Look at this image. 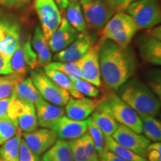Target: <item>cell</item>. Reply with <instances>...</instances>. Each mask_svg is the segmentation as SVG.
I'll return each instance as SVG.
<instances>
[{"mask_svg":"<svg viewBox=\"0 0 161 161\" xmlns=\"http://www.w3.org/2000/svg\"><path fill=\"white\" fill-rule=\"evenodd\" d=\"M34 6L39 18L40 27L47 40L61 22V14L54 0H34Z\"/></svg>","mask_w":161,"mask_h":161,"instance_id":"obj_8","label":"cell"},{"mask_svg":"<svg viewBox=\"0 0 161 161\" xmlns=\"http://www.w3.org/2000/svg\"><path fill=\"white\" fill-rule=\"evenodd\" d=\"M104 98L110 112L119 124L128 127L137 134L142 132V123L139 114L121 99L117 94L110 92Z\"/></svg>","mask_w":161,"mask_h":161,"instance_id":"obj_6","label":"cell"},{"mask_svg":"<svg viewBox=\"0 0 161 161\" xmlns=\"http://www.w3.org/2000/svg\"><path fill=\"white\" fill-rule=\"evenodd\" d=\"M35 104L38 125L42 128L53 129L58 120L65 114L64 108L49 103L43 98L38 101Z\"/></svg>","mask_w":161,"mask_h":161,"instance_id":"obj_18","label":"cell"},{"mask_svg":"<svg viewBox=\"0 0 161 161\" xmlns=\"http://www.w3.org/2000/svg\"><path fill=\"white\" fill-rule=\"evenodd\" d=\"M23 136L26 146L37 156L41 155L51 148L58 139L57 134L53 130L44 128L24 133Z\"/></svg>","mask_w":161,"mask_h":161,"instance_id":"obj_15","label":"cell"},{"mask_svg":"<svg viewBox=\"0 0 161 161\" xmlns=\"http://www.w3.org/2000/svg\"><path fill=\"white\" fill-rule=\"evenodd\" d=\"M138 48L141 58L147 63L161 64V35L160 27L151 30L138 41Z\"/></svg>","mask_w":161,"mask_h":161,"instance_id":"obj_13","label":"cell"},{"mask_svg":"<svg viewBox=\"0 0 161 161\" xmlns=\"http://www.w3.org/2000/svg\"><path fill=\"white\" fill-rule=\"evenodd\" d=\"M87 133L93 142L98 154H100L101 153L104 152V148H105V136L101 131L99 128L94 124L92 120L88 126Z\"/></svg>","mask_w":161,"mask_h":161,"instance_id":"obj_33","label":"cell"},{"mask_svg":"<svg viewBox=\"0 0 161 161\" xmlns=\"http://www.w3.org/2000/svg\"><path fill=\"white\" fill-rule=\"evenodd\" d=\"M100 101L101 98H71L65 105V114L72 119H86L97 108Z\"/></svg>","mask_w":161,"mask_h":161,"instance_id":"obj_19","label":"cell"},{"mask_svg":"<svg viewBox=\"0 0 161 161\" xmlns=\"http://www.w3.org/2000/svg\"><path fill=\"white\" fill-rule=\"evenodd\" d=\"M31 43L34 51L37 55L38 66L45 67L49 65L52 60V52L49 49L48 40L40 25L35 27Z\"/></svg>","mask_w":161,"mask_h":161,"instance_id":"obj_21","label":"cell"},{"mask_svg":"<svg viewBox=\"0 0 161 161\" xmlns=\"http://www.w3.org/2000/svg\"><path fill=\"white\" fill-rule=\"evenodd\" d=\"M19 130L17 120L8 117L0 119V146L14 136Z\"/></svg>","mask_w":161,"mask_h":161,"instance_id":"obj_32","label":"cell"},{"mask_svg":"<svg viewBox=\"0 0 161 161\" xmlns=\"http://www.w3.org/2000/svg\"><path fill=\"white\" fill-rule=\"evenodd\" d=\"M66 11V18L67 21L72 27L79 33L86 32V24L84 19L83 12L78 3H69Z\"/></svg>","mask_w":161,"mask_h":161,"instance_id":"obj_29","label":"cell"},{"mask_svg":"<svg viewBox=\"0 0 161 161\" xmlns=\"http://www.w3.org/2000/svg\"><path fill=\"white\" fill-rule=\"evenodd\" d=\"M72 83L75 88L78 92H80L83 96H86L88 97L96 98L99 96V90L98 87L90 84V82L86 81L83 79H78L72 80Z\"/></svg>","mask_w":161,"mask_h":161,"instance_id":"obj_34","label":"cell"},{"mask_svg":"<svg viewBox=\"0 0 161 161\" xmlns=\"http://www.w3.org/2000/svg\"><path fill=\"white\" fill-rule=\"evenodd\" d=\"M54 1L55 2L58 8L61 10V11H64V10L67 8L68 5L69 3V0H54Z\"/></svg>","mask_w":161,"mask_h":161,"instance_id":"obj_46","label":"cell"},{"mask_svg":"<svg viewBox=\"0 0 161 161\" xmlns=\"http://www.w3.org/2000/svg\"><path fill=\"white\" fill-rule=\"evenodd\" d=\"M79 3L86 24L94 29H102L116 13L105 0H80Z\"/></svg>","mask_w":161,"mask_h":161,"instance_id":"obj_7","label":"cell"},{"mask_svg":"<svg viewBox=\"0 0 161 161\" xmlns=\"http://www.w3.org/2000/svg\"><path fill=\"white\" fill-rule=\"evenodd\" d=\"M117 91L119 97L138 114L158 115L160 100L148 86L137 78L128 80Z\"/></svg>","mask_w":161,"mask_h":161,"instance_id":"obj_2","label":"cell"},{"mask_svg":"<svg viewBox=\"0 0 161 161\" xmlns=\"http://www.w3.org/2000/svg\"><path fill=\"white\" fill-rule=\"evenodd\" d=\"M13 98H6V99H0V119L7 117L9 103Z\"/></svg>","mask_w":161,"mask_h":161,"instance_id":"obj_44","label":"cell"},{"mask_svg":"<svg viewBox=\"0 0 161 161\" xmlns=\"http://www.w3.org/2000/svg\"><path fill=\"white\" fill-rule=\"evenodd\" d=\"M29 2V0H0V5L8 7H21Z\"/></svg>","mask_w":161,"mask_h":161,"instance_id":"obj_43","label":"cell"},{"mask_svg":"<svg viewBox=\"0 0 161 161\" xmlns=\"http://www.w3.org/2000/svg\"><path fill=\"white\" fill-rule=\"evenodd\" d=\"M25 108V102L17 97H14L9 103L7 117L13 120H17L19 116L23 114Z\"/></svg>","mask_w":161,"mask_h":161,"instance_id":"obj_36","label":"cell"},{"mask_svg":"<svg viewBox=\"0 0 161 161\" xmlns=\"http://www.w3.org/2000/svg\"><path fill=\"white\" fill-rule=\"evenodd\" d=\"M115 12H124L130 4L136 0H105Z\"/></svg>","mask_w":161,"mask_h":161,"instance_id":"obj_39","label":"cell"},{"mask_svg":"<svg viewBox=\"0 0 161 161\" xmlns=\"http://www.w3.org/2000/svg\"><path fill=\"white\" fill-rule=\"evenodd\" d=\"M99 44L92 46L83 57L77 60L81 79L90 82L96 87L102 86L99 60H98Z\"/></svg>","mask_w":161,"mask_h":161,"instance_id":"obj_12","label":"cell"},{"mask_svg":"<svg viewBox=\"0 0 161 161\" xmlns=\"http://www.w3.org/2000/svg\"><path fill=\"white\" fill-rule=\"evenodd\" d=\"M147 156L149 161H161V150L148 149Z\"/></svg>","mask_w":161,"mask_h":161,"instance_id":"obj_45","label":"cell"},{"mask_svg":"<svg viewBox=\"0 0 161 161\" xmlns=\"http://www.w3.org/2000/svg\"><path fill=\"white\" fill-rule=\"evenodd\" d=\"M18 160L19 161H40L38 156L32 152L29 147L26 146L25 141L23 139L20 142Z\"/></svg>","mask_w":161,"mask_h":161,"instance_id":"obj_38","label":"cell"},{"mask_svg":"<svg viewBox=\"0 0 161 161\" xmlns=\"http://www.w3.org/2000/svg\"><path fill=\"white\" fill-rule=\"evenodd\" d=\"M73 161H88L81 137L69 141Z\"/></svg>","mask_w":161,"mask_h":161,"instance_id":"obj_35","label":"cell"},{"mask_svg":"<svg viewBox=\"0 0 161 161\" xmlns=\"http://www.w3.org/2000/svg\"><path fill=\"white\" fill-rule=\"evenodd\" d=\"M22 140V131L19 130L14 136L0 147V159L4 161H19V148Z\"/></svg>","mask_w":161,"mask_h":161,"instance_id":"obj_28","label":"cell"},{"mask_svg":"<svg viewBox=\"0 0 161 161\" xmlns=\"http://www.w3.org/2000/svg\"><path fill=\"white\" fill-rule=\"evenodd\" d=\"M47 67L54 69L58 71L63 72L66 75H67L70 79L72 80L80 79V72L78 67L77 61L72 62H59L55 61L53 63H50L49 65L46 66Z\"/></svg>","mask_w":161,"mask_h":161,"instance_id":"obj_31","label":"cell"},{"mask_svg":"<svg viewBox=\"0 0 161 161\" xmlns=\"http://www.w3.org/2000/svg\"><path fill=\"white\" fill-rule=\"evenodd\" d=\"M0 161H4V160H1V159H0Z\"/></svg>","mask_w":161,"mask_h":161,"instance_id":"obj_48","label":"cell"},{"mask_svg":"<svg viewBox=\"0 0 161 161\" xmlns=\"http://www.w3.org/2000/svg\"><path fill=\"white\" fill-rule=\"evenodd\" d=\"M150 86L153 92L159 97H160L161 90H160V72H156L155 75H153L150 77Z\"/></svg>","mask_w":161,"mask_h":161,"instance_id":"obj_40","label":"cell"},{"mask_svg":"<svg viewBox=\"0 0 161 161\" xmlns=\"http://www.w3.org/2000/svg\"><path fill=\"white\" fill-rule=\"evenodd\" d=\"M44 72L46 75L51 79L52 81L60 86L63 89L66 90L69 93L70 96H72L74 98H81L84 97L80 92L75 89L73 85L72 80L64 74L63 72L58 71V70L51 69V68L45 66L44 67Z\"/></svg>","mask_w":161,"mask_h":161,"instance_id":"obj_24","label":"cell"},{"mask_svg":"<svg viewBox=\"0 0 161 161\" xmlns=\"http://www.w3.org/2000/svg\"><path fill=\"white\" fill-rule=\"evenodd\" d=\"M128 14L137 29H151L161 21L160 7L158 0H136L127 8Z\"/></svg>","mask_w":161,"mask_h":161,"instance_id":"obj_4","label":"cell"},{"mask_svg":"<svg viewBox=\"0 0 161 161\" xmlns=\"http://www.w3.org/2000/svg\"><path fill=\"white\" fill-rule=\"evenodd\" d=\"M18 125L22 132L29 133L37 129L38 122L35 104L25 102L23 114L17 119Z\"/></svg>","mask_w":161,"mask_h":161,"instance_id":"obj_25","label":"cell"},{"mask_svg":"<svg viewBox=\"0 0 161 161\" xmlns=\"http://www.w3.org/2000/svg\"><path fill=\"white\" fill-rule=\"evenodd\" d=\"M99 161H128L125 159L120 158L110 151L105 150L100 154H98Z\"/></svg>","mask_w":161,"mask_h":161,"instance_id":"obj_41","label":"cell"},{"mask_svg":"<svg viewBox=\"0 0 161 161\" xmlns=\"http://www.w3.org/2000/svg\"><path fill=\"white\" fill-rule=\"evenodd\" d=\"M79 32L74 29L65 17L61 19L60 25L48 40L49 49L52 52H57L66 49L75 40Z\"/></svg>","mask_w":161,"mask_h":161,"instance_id":"obj_17","label":"cell"},{"mask_svg":"<svg viewBox=\"0 0 161 161\" xmlns=\"http://www.w3.org/2000/svg\"><path fill=\"white\" fill-rule=\"evenodd\" d=\"M12 71L10 66V60L5 58L0 52V75H9Z\"/></svg>","mask_w":161,"mask_h":161,"instance_id":"obj_42","label":"cell"},{"mask_svg":"<svg viewBox=\"0 0 161 161\" xmlns=\"http://www.w3.org/2000/svg\"><path fill=\"white\" fill-rule=\"evenodd\" d=\"M111 136L117 143L138 155L143 158L147 156L148 146L151 141L145 136L134 132L128 127L119 125Z\"/></svg>","mask_w":161,"mask_h":161,"instance_id":"obj_9","label":"cell"},{"mask_svg":"<svg viewBox=\"0 0 161 161\" xmlns=\"http://www.w3.org/2000/svg\"><path fill=\"white\" fill-rule=\"evenodd\" d=\"M138 31L134 20L125 12H117L101 29L100 41L109 40L127 47Z\"/></svg>","mask_w":161,"mask_h":161,"instance_id":"obj_3","label":"cell"},{"mask_svg":"<svg viewBox=\"0 0 161 161\" xmlns=\"http://www.w3.org/2000/svg\"><path fill=\"white\" fill-rule=\"evenodd\" d=\"M42 161H73L69 142L57 140L55 144L44 153Z\"/></svg>","mask_w":161,"mask_h":161,"instance_id":"obj_22","label":"cell"},{"mask_svg":"<svg viewBox=\"0 0 161 161\" xmlns=\"http://www.w3.org/2000/svg\"><path fill=\"white\" fill-rule=\"evenodd\" d=\"M31 78L40 95L46 102L63 107L71 98L69 92L52 81L43 70L37 68L32 70Z\"/></svg>","mask_w":161,"mask_h":161,"instance_id":"obj_5","label":"cell"},{"mask_svg":"<svg viewBox=\"0 0 161 161\" xmlns=\"http://www.w3.org/2000/svg\"><path fill=\"white\" fill-rule=\"evenodd\" d=\"M80 0H69V3H78Z\"/></svg>","mask_w":161,"mask_h":161,"instance_id":"obj_47","label":"cell"},{"mask_svg":"<svg viewBox=\"0 0 161 161\" xmlns=\"http://www.w3.org/2000/svg\"><path fill=\"white\" fill-rule=\"evenodd\" d=\"M24 78L25 75L15 73L0 76V99L15 97L17 84Z\"/></svg>","mask_w":161,"mask_h":161,"instance_id":"obj_27","label":"cell"},{"mask_svg":"<svg viewBox=\"0 0 161 161\" xmlns=\"http://www.w3.org/2000/svg\"><path fill=\"white\" fill-rule=\"evenodd\" d=\"M91 122V117L84 120H75L64 116L58 120L52 130L60 140H75L86 134Z\"/></svg>","mask_w":161,"mask_h":161,"instance_id":"obj_14","label":"cell"},{"mask_svg":"<svg viewBox=\"0 0 161 161\" xmlns=\"http://www.w3.org/2000/svg\"><path fill=\"white\" fill-rule=\"evenodd\" d=\"M91 118L94 124L99 128L104 136H112L119 125L110 112L104 98H101L97 108L92 112Z\"/></svg>","mask_w":161,"mask_h":161,"instance_id":"obj_20","label":"cell"},{"mask_svg":"<svg viewBox=\"0 0 161 161\" xmlns=\"http://www.w3.org/2000/svg\"><path fill=\"white\" fill-rule=\"evenodd\" d=\"M12 73L25 75L38 66L37 57L31 46L30 40L21 43L10 59Z\"/></svg>","mask_w":161,"mask_h":161,"instance_id":"obj_10","label":"cell"},{"mask_svg":"<svg viewBox=\"0 0 161 161\" xmlns=\"http://www.w3.org/2000/svg\"><path fill=\"white\" fill-rule=\"evenodd\" d=\"M81 139L83 141L84 151H85V154L88 161H99L98 154L96 152L95 146H94L93 142L87 131L81 136Z\"/></svg>","mask_w":161,"mask_h":161,"instance_id":"obj_37","label":"cell"},{"mask_svg":"<svg viewBox=\"0 0 161 161\" xmlns=\"http://www.w3.org/2000/svg\"><path fill=\"white\" fill-rule=\"evenodd\" d=\"M93 41L90 35L86 32L80 33L69 46L57 52L54 59L59 62L77 61L86 53L92 46Z\"/></svg>","mask_w":161,"mask_h":161,"instance_id":"obj_16","label":"cell"},{"mask_svg":"<svg viewBox=\"0 0 161 161\" xmlns=\"http://www.w3.org/2000/svg\"><path fill=\"white\" fill-rule=\"evenodd\" d=\"M104 149L110 151L120 158L128 161H148L143 157H141L134 152L125 148L116 142L111 136H105V148Z\"/></svg>","mask_w":161,"mask_h":161,"instance_id":"obj_30","label":"cell"},{"mask_svg":"<svg viewBox=\"0 0 161 161\" xmlns=\"http://www.w3.org/2000/svg\"><path fill=\"white\" fill-rule=\"evenodd\" d=\"M20 44L19 24L8 19H0V52L11 59Z\"/></svg>","mask_w":161,"mask_h":161,"instance_id":"obj_11","label":"cell"},{"mask_svg":"<svg viewBox=\"0 0 161 161\" xmlns=\"http://www.w3.org/2000/svg\"><path fill=\"white\" fill-rule=\"evenodd\" d=\"M98 44L101 78L109 89L117 90L135 72V55L128 46L122 47L109 40Z\"/></svg>","mask_w":161,"mask_h":161,"instance_id":"obj_1","label":"cell"},{"mask_svg":"<svg viewBox=\"0 0 161 161\" xmlns=\"http://www.w3.org/2000/svg\"><path fill=\"white\" fill-rule=\"evenodd\" d=\"M142 123V132L145 136L150 141L160 142L161 140L160 121L147 114H139Z\"/></svg>","mask_w":161,"mask_h":161,"instance_id":"obj_26","label":"cell"},{"mask_svg":"<svg viewBox=\"0 0 161 161\" xmlns=\"http://www.w3.org/2000/svg\"><path fill=\"white\" fill-rule=\"evenodd\" d=\"M16 97L24 102L35 104L38 101L43 99L31 78H24L17 84L16 88Z\"/></svg>","mask_w":161,"mask_h":161,"instance_id":"obj_23","label":"cell"}]
</instances>
